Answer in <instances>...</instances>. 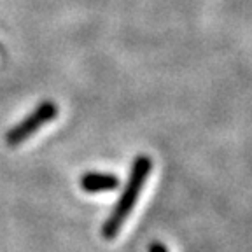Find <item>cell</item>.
Here are the masks:
<instances>
[{"label":"cell","mask_w":252,"mask_h":252,"mask_svg":"<svg viewBox=\"0 0 252 252\" xmlns=\"http://www.w3.org/2000/svg\"><path fill=\"white\" fill-rule=\"evenodd\" d=\"M58 105L53 100H44L25 119L14 125L5 135V144L9 147H18L37 133L40 128L58 118Z\"/></svg>","instance_id":"7a4b0ae2"},{"label":"cell","mask_w":252,"mask_h":252,"mask_svg":"<svg viewBox=\"0 0 252 252\" xmlns=\"http://www.w3.org/2000/svg\"><path fill=\"white\" fill-rule=\"evenodd\" d=\"M119 188V179L110 173L88 172L81 177V189L90 194L103 193V191H114Z\"/></svg>","instance_id":"3957f363"},{"label":"cell","mask_w":252,"mask_h":252,"mask_svg":"<svg viewBox=\"0 0 252 252\" xmlns=\"http://www.w3.org/2000/svg\"><path fill=\"white\" fill-rule=\"evenodd\" d=\"M151 170H153V159L147 154H138L135 158L133 165H131L130 177L126 181V186L123 189L118 203L114 205L110 216L107 217L102 226V236L105 240H114L116 236H118V233L121 231L126 219L130 217L131 210L137 205L142 189H144L147 179H149Z\"/></svg>","instance_id":"6da1fadb"},{"label":"cell","mask_w":252,"mask_h":252,"mask_svg":"<svg viewBox=\"0 0 252 252\" xmlns=\"http://www.w3.org/2000/svg\"><path fill=\"white\" fill-rule=\"evenodd\" d=\"M149 252H168V249L161 242H154V244L149 245Z\"/></svg>","instance_id":"277c9868"}]
</instances>
